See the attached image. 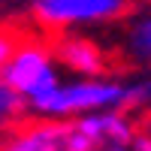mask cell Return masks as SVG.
Returning a JSON list of instances; mask_svg holds the SVG:
<instances>
[{
	"mask_svg": "<svg viewBox=\"0 0 151 151\" xmlns=\"http://www.w3.org/2000/svg\"><path fill=\"white\" fill-rule=\"evenodd\" d=\"M55 60L70 79H100L109 76L112 52L94 33H60L52 40Z\"/></svg>",
	"mask_w": 151,
	"mask_h": 151,
	"instance_id": "5",
	"label": "cell"
},
{
	"mask_svg": "<svg viewBox=\"0 0 151 151\" xmlns=\"http://www.w3.org/2000/svg\"><path fill=\"white\" fill-rule=\"evenodd\" d=\"M115 48L124 64H130L136 73L151 76V0L136 3L133 12L118 24Z\"/></svg>",
	"mask_w": 151,
	"mask_h": 151,
	"instance_id": "7",
	"label": "cell"
},
{
	"mask_svg": "<svg viewBox=\"0 0 151 151\" xmlns=\"http://www.w3.org/2000/svg\"><path fill=\"white\" fill-rule=\"evenodd\" d=\"M18 42H21V33H15L9 24H0V76H3V70H6V64H9V58H12Z\"/></svg>",
	"mask_w": 151,
	"mask_h": 151,
	"instance_id": "10",
	"label": "cell"
},
{
	"mask_svg": "<svg viewBox=\"0 0 151 151\" xmlns=\"http://www.w3.org/2000/svg\"><path fill=\"white\" fill-rule=\"evenodd\" d=\"M30 115H27V103L12 91L9 85L0 82V139H6V136L18 127V124H24Z\"/></svg>",
	"mask_w": 151,
	"mask_h": 151,
	"instance_id": "8",
	"label": "cell"
},
{
	"mask_svg": "<svg viewBox=\"0 0 151 151\" xmlns=\"http://www.w3.org/2000/svg\"><path fill=\"white\" fill-rule=\"evenodd\" d=\"M0 151H91V145L79 121L27 118L6 139H0Z\"/></svg>",
	"mask_w": 151,
	"mask_h": 151,
	"instance_id": "4",
	"label": "cell"
},
{
	"mask_svg": "<svg viewBox=\"0 0 151 151\" xmlns=\"http://www.w3.org/2000/svg\"><path fill=\"white\" fill-rule=\"evenodd\" d=\"M127 76H100V79H70L64 76L48 94L27 103L30 118L82 121L100 112H127Z\"/></svg>",
	"mask_w": 151,
	"mask_h": 151,
	"instance_id": "1",
	"label": "cell"
},
{
	"mask_svg": "<svg viewBox=\"0 0 151 151\" xmlns=\"http://www.w3.org/2000/svg\"><path fill=\"white\" fill-rule=\"evenodd\" d=\"M40 0H0V9H30Z\"/></svg>",
	"mask_w": 151,
	"mask_h": 151,
	"instance_id": "12",
	"label": "cell"
},
{
	"mask_svg": "<svg viewBox=\"0 0 151 151\" xmlns=\"http://www.w3.org/2000/svg\"><path fill=\"white\" fill-rule=\"evenodd\" d=\"M136 0H40L30 6V18L45 33H91L94 27L121 24L133 12Z\"/></svg>",
	"mask_w": 151,
	"mask_h": 151,
	"instance_id": "2",
	"label": "cell"
},
{
	"mask_svg": "<svg viewBox=\"0 0 151 151\" xmlns=\"http://www.w3.org/2000/svg\"><path fill=\"white\" fill-rule=\"evenodd\" d=\"M91 151H133V142L139 136V118L127 112H100L79 121Z\"/></svg>",
	"mask_w": 151,
	"mask_h": 151,
	"instance_id": "6",
	"label": "cell"
},
{
	"mask_svg": "<svg viewBox=\"0 0 151 151\" xmlns=\"http://www.w3.org/2000/svg\"><path fill=\"white\" fill-rule=\"evenodd\" d=\"M133 151H151V127H142L133 142Z\"/></svg>",
	"mask_w": 151,
	"mask_h": 151,
	"instance_id": "11",
	"label": "cell"
},
{
	"mask_svg": "<svg viewBox=\"0 0 151 151\" xmlns=\"http://www.w3.org/2000/svg\"><path fill=\"white\" fill-rule=\"evenodd\" d=\"M60 79H64V73L55 60L52 40H45V36H21V42L15 45L3 76H0V82L9 85L24 103L40 100Z\"/></svg>",
	"mask_w": 151,
	"mask_h": 151,
	"instance_id": "3",
	"label": "cell"
},
{
	"mask_svg": "<svg viewBox=\"0 0 151 151\" xmlns=\"http://www.w3.org/2000/svg\"><path fill=\"white\" fill-rule=\"evenodd\" d=\"M127 115L139 118L151 115V76L148 73H133L127 76Z\"/></svg>",
	"mask_w": 151,
	"mask_h": 151,
	"instance_id": "9",
	"label": "cell"
}]
</instances>
